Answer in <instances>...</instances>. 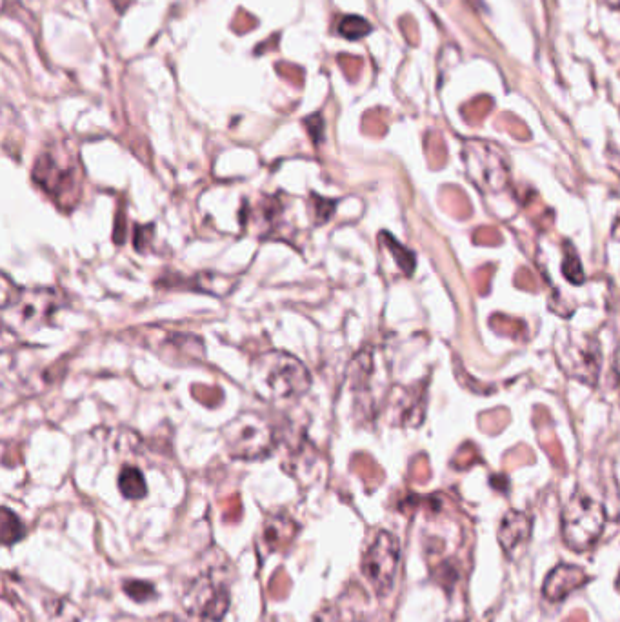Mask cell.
<instances>
[{"instance_id":"15","label":"cell","mask_w":620,"mask_h":622,"mask_svg":"<svg viewBox=\"0 0 620 622\" xmlns=\"http://www.w3.org/2000/svg\"><path fill=\"white\" fill-rule=\"evenodd\" d=\"M370 31V22L364 21L362 17H355V15L344 17L339 24L340 35L346 37V39H350V41L362 39V37H366Z\"/></svg>"},{"instance_id":"18","label":"cell","mask_w":620,"mask_h":622,"mask_svg":"<svg viewBox=\"0 0 620 622\" xmlns=\"http://www.w3.org/2000/svg\"><path fill=\"white\" fill-rule=\"evenodd\" d=\"M313 201L317 202V206H315V221L319 222V224H324V222L330 221L331 215H333V211H335V206H337V202L330 201V199H317V197H313Z\"/></svg>"},{"instance_id":"7","label":"cell","mask_w":620,"mask_h":622,"mask_svg":"<svg viewBox=\"0 0 620 622\" xmlns=\"http://www.w3.org/2000/svg\"><path fill=\"white\" fill-rule=\"evenodd\" d=\"M33 181L60 206L70 208L79 199L80 182L75 168L57 161L51 153L40 155L35 162Z\"/></svg>"},{"instance_id":"13","label":"cell","mask_w":620,"mask_h":622,"mask_svg":"<svg viewBox=\"0 0 620 622\" xmlns=\"http://www.w3.org/2000/svg\"><path fill=\"white\" fill-rule=\"evenodd\" d=\"M26 533L24 524L20 521L19 517L15 513L8 510V508H2V515H0V537L2 542L6 546H10L13 542L20 541Z\"/></svg>"},{"instance_id":"5","label":"cell","mask_w":620,"mask_h":622,"mask_svg":"<svg viewBox=\"0 0 620 622\" xmlns=\"http://www.w3.org/2000/svg\"><path fill=\"white\" fill-rule=\"evenodd\" d=\"M400 546L391 532L380 530L362 553V575L370 582L373 592L386 597L391 592L399 570Z\"/></svg>"},{"instance_id":"6","label":"cell","mask_w":620,"mask_h":622,"mask_svg":"<svg viewBox=\"0 0 620 622\" xmlns=\"http://www.w3.org/2000/svg\"><path fill=\"white\" fill-rule=\"evenodd\" d=\"M62 306V295L55 290H15L11 299H4V315L13 313V319L22 328H40L50 321L51 315Z\"/></svg>"},{"instance_id":"14","label":"cell","mask_w":620,"mask_h":622,"mask_svg":"<svg viewBox=\"0 0 620 622\" xmlns=\"http://www.w3.org/2000/svg\"><path fill=\"white\" fill-rule=\"evenodd\" d=\"M382 237H384L382 241L390 248L391 255L395 257V261L399 264L400 270L404 271L406 275H411L413 268H415V257L411 255V251L406 250L404 246H400L399 242L395 241L388 233H382Z\"/></svg>"},{"instance_id":"11","label":"cell","mask_w":620,"mask_h":622,"mask_svg":"<svg viewBox=\"0 0 620 622\" xmlns=\"http://www.w3.org/2000/svg\"><path fill=\"white\" fill-rule=\"evenodd\" d=\"M119 488L120 493L131 499V501H139L144 499L146 493H148V486H146V479L140 472L139 468L135 466H126L119 475Z\"/></svg>"},{"instance_id":"20","label":"cell","mask_w":620,"mask_h":622,"mask_svg":"<svg viewBox=\"0 0 620 622\" xmlns=\"http://www.w3.org/2000/svg\"><path fill=\"white\" fill-rule=\"evenodd\" d=\"M604 2H606L608 6H611V8H617V10H620V0H604Z\"/></svg>"},{"instance_id":"12","label":"cell","mask_w":620,"mask_h":622,"mask_svg":"<svg viewBox=\"0 0 620 622\" xmlns=\"http://www.w3.org/2000/svg\"><path fill=\"white\" fill-rule=\"evenodd\" d=\"M293 533H295V524L282 515H275L273 519H268L264 524V541L270 542L273 546L291 541Z\"/></svg>"},{"instance_id":"1","label":"cell","mask_w":620,"mask_h":622,"mask_svg":"<svg viewBox=\"0 0 620 622\" xmlns=\"http://www.w3.org/2000/svg\"><path fill=\"white\" fill-rule=\"evenodd\" d=\"M251 384L266 401H290L310 390L311 375L290 353L270 352L253 361Z\"/></svg>"},{"instance_id":"21","label":"cell","mask_w":620,"mask_h":622,"mask_svg":"<svg viewBox=\"0 0 620 622\" xmlns=\"http://www.w3.org/2000/svg\"><path fill=\"white\" fill-rule=\"evenodd\" d=\"M617 590H619L620 592V573H619V577H617Z\"/></svg>"},{"instance_id":"10","label":"cell","mask_w":620,"mask_h":622,"mask_svg":"<svg viewBox=\"0 0 620 622\" xmlns=\"http://www.w3.org/2000/svg\"><path fill=\"white\" fill-rule=\"evenodd\" d=\"M531 526L533 522L524 512H508L502 517L499 526V544L506 557L515 559L517 553L524 550V546L530 541Z\"/></svg>"},{"instance_id":"3","label":"cell","mask_w":620,"mask_h":622,"mask_svg":"<svg viewBox=\"0 0 620 622\" xmlns=\"http://www.w3.org/2000/svg\"><path fill=\"white\" fill-rule=\"evenodd\" d=\"M224 441L235 459H260L273 452L279 432L268 419L255 412L242 413L226 426Z\"/></svg>"},{"instance_id":"16","label":"cell","mask_w":620,"mask_h":622,"mask_svg":"<svg viewBox=\"0 0 620 622\" xmlns=\"http://www.w3.org/2000/svg\"><path fill=\"white\" fill-rule=\"evenodd\" d=\"M562 266H564V275L573 284H582V281H584V271H582V266H580L579 257L573 251L566 253Z\"/></svg>"},{"instance_id":"19","label":"cell","mask_w":620,"mask_h":622,"mask_svg":"<svg viewBox=\"0 0 620 622\" xmlns=\"http://www.w3.org/2000/svg\"><path fill=\"white\" fill-rule=\"evenodd\" d=\"M320 622H344V621H340L339 613L328 612L322 615V619H320ZM350 622H360V621H350Z\"/></svg>"},{"instance_id":"8","label":"cell","mask_w":620,"mask_h":622,"mask_svg":"<svg viewBox=\"0 0 620 622\" xmlns=\"http://www.w3.org/2000/svg\"><path fill=\"white\" fill-rule=\"evenodd\" d=\"M184 606L191 615H197L200 619L220 621L230 608L228 584L220 581L217 575L206 573L191 582L184 595Z\"/></svg>"},{"instance_id":"4","label":"cell","mask_w":620,"mask_h":622,"mask_svg":"<svg viewBox=\"0 0 620 622\" xmlns=\"http://www.w3.org/2000/svg\"><path fill=\"white\" fill-rule=\"evenodd\" d=\"M462 157L471 182H475L480 190L488 193H499L510 182V164L502 148L495 142L473 141L464 142Z\"/></svg>"},{"instance_id":"9","label":"cell","mask_w":620,"mask_h":622,"mask_svg":"<svg viewBox=\"0 0 620 622\" xmlns=\"http://www.w3.org/2000/svg\"><path fill=\"white\" fill-rule=\"evenodd\" d=\"M588 582H590V575L580 566L559 564L546 577L544 586H542V595L544 599L551 602L564 601L566 597H570L571 593L577 592Z\"/></svg>"},{"instance_id":"2","label":"cell","mask_w":620,"mask_h":622,"mask_svg":"<svg viewBox=\"0 0 620 622\" xmlns=\"http://www.w3.org/2000/svg\"><path fill=\"white\" fill-rule=\"evenodd\" d=\"M606 528V510L586 493H577L564 506L560 515L562 541L573 552L591 550Z\"/></svg>"},{"instance_id":"17","label":"cell","mask_w":620,"mask_h":622,"mask_svg":"<svg viewBox=\"0 0 620 622\" xmlns=\"http://www.w3.org/2000/svg\"><path fill=\"white\" fill-rule=\"evenodd\" d=\"M124 590H126V593H128L130 597H133L135 601H146V599H151V597L155 595L153 586L148 584V582H126V584H124Z\"/></svg>"}]
</instances>
